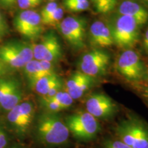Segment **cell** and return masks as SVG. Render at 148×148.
I'll return each mask as SVG.
<instances>
[{
	"instance_id": "1f68e13d",
	"label": "cell",
	"mask_w": 148,
	"mask_h": 148,
	"mask_svg": "<svg viewBox=\"0 0 148 148\" xmlns=\"http://www.w3.org/2000/svg\"><path fill=\"white\" fill-rule=\"evenodd\" d=\"M139 1L143 3V5H145L147 8H148V0H139Z\"/></svg>"
},
{
	"instance_id": "484cf974",
	"label": "cell",
	"mask_w": 148,
	"mask_h": 148,
	"mask_svg": "<svg viewBox=\"0 0 148 148\" xmlns=\"http://www.w3.org/2000/svg\"><path fill=\"white\" fill-rule=\"evenodd\" d=\"M141 87H142V90H141V93L143 95V97L145 100L146 101V102L148 104V67H147V75L146 78L144 79L143 81H142L141 82Z\"/></svg>"
},
{
	"instance_id": "8fae6325",
	"label": "cell",
	"mask_w": 148,
	"mask_h": 148,
	"mask_svg": "<svg viewBox=\"0 0 148 148\" xmlns=\"http://www.w3.org/2000/svg\"><path fill=\"white\" fill-rule=\"evenodd\" d=\"M34 58L37 60H47L53 62L62 57V46L58 36L49 31L42 37L39 42L32 45Z\"/></svg>"
},
{
	"instance_id": "7c38bea8",
	"label": "cell",
	"mask_w": 148,
	"mask_h": 148,
	"mask_svg": "<svg viewBox=\"0 0 148 148\" xmlns=\"http://www.w3.org/2000/svg\"><path fill=\"white\" fill-rule=\"evenodd\" d=\"M88 40L95 48H106L114 44L110 25L108 22L95 20L88 29Z\"/></svg>"
},
{
	"instance_id": "4fadbf2b",
	"label": "cell",
	"mask_w": 148,
	"mask_h": 148,
	"mask_svg": "<svg viewBox=\"0 0 148 148\" xmlns=\"http://www.w3.org/2000/svg\"><path fill=\"white\" fill-rule=\"evenodd\" d=\"M22 92L14 79L0 80V106L5 110H10L20 103Z\"/></svg>"
},
{
	"instance_id": "83f0119b",
	"label": "cell",
	"mask_w": 148,
	"mask_h": 148,
	"mask_svg": "<svg viewBox=\"0 0 148 148\" xmlns=\"http://www.w3.org/2000/svg\"><path fill=\"white\" fill-rule=\"evenodd\" d=\"M7 145V138L3 131L0 127V148H5Z\"/></svg>"
},
{
	"instance_id": "ba28073f",
	"label": "cell",
	"mask_w": 148,
	"mask_h": 148,
	"mask_svg": "<svg viewBox=\"0 0 148 148\" xmlns=\"http://www.w3.org/2000/svg\"><path fill=\"white\" fill-rule=\"evenodd\" d=\"M58 27L62 37L72 47L80 49L84 47L86 33V21L84 18L66 16Z\"/></svg>"
},
{
	"instance_id": "d6a6232c",
	"label": "cell",
	"mask_w": 148,
	"mask_h": 148,
	"mask_svg": "<svg viewBox=\"0 0 148 148\" xmlns=\"http://www.w3.org/2000/svg\"><path fill=\"white\" fill-rule=\"evenodd\" d=\"M3 69L2 64L0 63V75H1V74L3 73Z\"/></svg>"
},
{
	"instance_id": "ac0fdd59",
	"label": "cell",
	"mask_w": 148,
	"mask_h": 148,
	"mask_svg": "<svg viewBox=\"0 0 148 148\" xmlns=\"http://www.w3.org/2000/svg\"><path fill=\"white\" fill-rule=\"evenodd\" d=\"M8 119V121L12 125V126L21 134L26 132L29 127L30 126L21 115L18 104L9 110Z\"/></svg>"
},
{
	"instance_id": "603a6c76",
	"label": "cell",
	"mask_w": 148,
	"mask_h": 148,
	"mask_svg": "<svg viewBox=\"0 0 148 148\" xmlns=\"http://www.w3.org/2000/svg\"><path fill=\"white\" fill-rule=\"evenodd\" d=\"M42 0H17V4L22 10H30L40 4Z\"/></svg>"
},
{
	"instance_id": "f546056e",
	"label": "cell",
	"mask_w": 148,
	"mask_h": 148,
	"mask_svg": "<svg viewBox=\"0 0 148 148\" xmlns=\"http://www.w3.org/2000/svg\"><path fill=\"white\" fill-rule=\"evenodd\" d=\"M87 1V0H64V5L66 8L67 6H69L70 5L74 4V3H80L83 2V1Z\"/></svg>"
},
{
	"instance_id": "5bb4252c",
	"label": "cell",
	"mask_w": 148,
	"mask_h": 148,
	"mask_svg": "<svg viewBox=\"0 0 148 148\" xmlns=\"http://www.w3.org/2000/svg\"><path fill=\"white\" fill-rule=\"evenodd\" d=\"M94 82V77L79 71L72 74L66 81L65 90L73 99H77L92 87Z\"/></svg>"
},
{
	"instance_id": "3957f363",
	"label": "cell",
	"mask_w": 148,
	"mask_h": 148,
	"mask_svg": "<svg viewBox=\"0 0 148 148\" xmlns=\"http://www.w3.org/2000/svg\"><path fill=\"white\" fill-rule=\"evenodd\" d=\"M108 24L114 45L122 49H128L134 47L138 42L142 25L136 18L115 14Z\"/></svg>"
},
{
	"instance_id": "2e32d148",
	"label": "cell",
	"mask_w": 148,
	"mask_h": 148,
	"mask_svg": "<svg viewBox=\"0 0 148 148\" xmlns=\"http://www.w3.org/2000/svg\"><path fill=\"white\" fill-rule=\"evenodd\" d=\"M60 84H63L62 80L54 72L40 77L31 85V87L40 95L45 96L53 87Z\"/></svg>"
},
{
	"instance_id": "e0dca14e",
	"label": "cell",
	"mask_w": 148,
	"mask_h": 148,
	"mask_svg": "<svg viewBox=\"0 0 148 148\" xmlns=\"http://www.w3.org/2000/svg\"><path fill=\"white\" fill-rule=\"evenodd\" d=\"M23 68L24 73L28 79L30 86L40 77L49 75V73H47L42 69L40 61L35 59H32V60L26 63Z\"/></svg>"
},
{
	"instance_id": "4dcf8cb0",
	"label": "cell",
	"mask_w": 148,
	"mask_h": 148,
	"mask_svg": "<svg viewBox=\"0 0 148 148\" xmlns=\"http://www.w3.org/2000/svg\"><path fill=\"white\" fill-rule=\"evenodd\" d=\"M4 29H5L4 21H3L2 16H1V14H0V36L3 34V32H4Z\"/></svg>"
},
{
	"instance_id": "7402d4cb",
	"label": "cell",
	"mask_w": 148,
	"mask_h": 148,
	"mask_svg": "<svg viewBox=\"0 0 148 148\" xmlns=\"http://www.w3.org/2000/svg\"><path fill=\"white\" fill-rule=\"evenodd\" d=\"M40 103L47 112H58L64 110V108L60 106V103L52 98H45L41 97Z\"/></svg>"
},
{
	"instance_id": "6da1fadb",
	"label": "cell",
	"mask_w": 148,
	"mask_h": 148,
	"mask_svg": "<svg viewBox=\"0 0 148 148\" xmlns=\"http://www.w3.org/2000/svg\"><path fill=\"white\" fill-rule=\"evenodd\" d=\"M36 134L41 143L56 146L66 143L69 140L70 132L58 112L46 111L37 119Z\"/></svg>"
},
{
	"instance_id": "9a60e30c",
	"label": "cell",
	"mask_w": 148,
	"mask_h": 148,
	"mask_svg": "<svg viewBox=\"0 0 148 148\" xmlns=\"http://www.w3.org/2000/svg\"><path fill=\"white\" fill-rule=\"evenodd\" d=\"M116 14L130 16L143 25L148 21V8L137 0H123L118 5Z\"/></svg>"
},
{
	"instance_id": "d6986e66",
	"label": "cell",
	"mask_w": 148,
	"mask_h": 148,
	"mask_svg": "<svg viewBox=\"0 0 148 148\" xmlns=\"http://www.w3.org/2000/svg\"><path fill=\"white\" fill-rule=\"evenodd\" d=\"M95 11L99 14H108L115 8L116 0H90Z\"/></svg>"
},
{
	"instance_id": "4316f807",
	"label": "cell",
	"mask_w": 148,
	"mask_h": 148,
	"mask_svg": "<svg viewBox=\"0 0 148 148\" xmlns=\"http://www.w3.org/2000/svg\"><path fill=\"white\" fill-rule=\"evenodd\" d=\"M17 2V0H0V4L4 8H10Z\"/></svg>"
},
{
	"instance_id": "cb8c5ba5",
	"label": "cell",
	"mask_w": 148,
	"mask_h": 148,
	"mask_svg": "<svg viewBox=\"0 0 148 148\" xmlns=\"http://www.w3.org/2000/svg\"><path fill=\"white\" fill-rule=\"evenodd\" d=\"M103 148H132L119 139H107L103 143Z\"/></svg>"
},
{
	"instance_id": "7a4b0ae2",
	"label": "cell",
	"mask_w": 148,
	"mask_h": 148,
	"mask_svg": "<svg viewBox=\"0 0 148 148\" xmlns=\"http://www.w3.org/2000/svg\"><path fill=\"white\" fill-rule=\"evenodd\" d=\"M118 139L132 148H148V124L134 114H129L116 125Z\"/></svg>"
},
{
	"instance_id": "8992f818",
	"label": "cell",
	"mask_w": 148,
	"mask_h": 148,
	"mask_svg": "<svg viewBox=\"0 0 148 148\" xmlns=\"http://www.w3.org/2000/svg\"><path fill=\"white\" fill-rule=\"evenodd\" d=\"M110 62V57L108 52L95 48L79 58L77 66L79 71L95 78L106 73Z\"/></svg>"
},
{
	"instance_id": "52a82bcc",
	"label": "cell",
	"mask_w": 148,
	"mask_h": 148,
	"mask_svg": "<svg viewBox=\"0 0 148 148\" xmlns=\"http://www.w3.org/2000/svg\"><path fill=\"white\" fill-rule=\"evenodd\" d=\"M0 59L13 69L23 68L34 59L32 45L15 41L0 46Z\"/></svg>"
},
{
	"instance_id": "ffe728a7",
	"label": "cell",
	"mask_w": 148,
	"mask_h": 148,
	"mask_svg": "<svg viewBox=\"0 0 148 148\" xmlns=\"http://www.w3.org/2000/svg\"><path fill=\"white\" fill-rule=\"evenodd\" d=\"M64 10L63 8L58 6L54 11L49 14L47 17L42 19V23L43 25H50V26H58L60 21L63 19Z\"/></svg>"
},
{
	"instance_id": "d4e9b609",
	"label": "cell",
	"mask_w": 148,
	"mask_h": 148,
	"mask_svg": "<svg viewBox=\"0 0 148 148\" xmlns=\"http://www.w3.org/2000/svg\"><path fill=\"white\" fill-rule=\"evenodd\" d=\"M58 6V3L55 2V1H51V2L48 3L40 11V15L41 17V20L47 17L49 14H51L53 11H54Z\"/></svg>"
},
{
	"instance_id": "44dd1931",
	"label": "cell",
	"mask_w": 148,
	"mask_h": 148,
	"mask_svg": "<svg viewBox=\"0 0 148 148\" xmlns=\"http://www.w3.org/2000/svg\"><path fill=\"white\" fill-rule=\"evenodd\" d=\"M52 99H55L60 103V106L64 109H67L71 107L73 103L74 99L71 97V95L68 93L66 90H60L53 96Z\"/></svg>"
},
{
	"instance_id": "30bf717a",
	"label": "cell",
	"mask_w": 148,
	"mask_h": 148,
	"mask_svg": "<svg viewBox=\"0 0 148 148\" xmlns=\"http://www.w3.org/2000/svg\"><path fill=\"white\" fill-rule=\"evenodd\" d=\"M86 111L96 119H112L118 112L117 104L106 94L96 92L90 95L85 103Z\"/></svg>"
},
{
	"instance_id": "277c9868",
	"label": "cell",
	"mask_w": 148,
	"mask_h": 148,
	"mask_svg": "<svg viewBox=\"0 0 148 148\" xmlns=\"http://www.w3.org/2000/svg\"><path fill=\"white\" fill-rule=\"evenodd\" d=\"M70 134L80 141H90L94 139L101 131V125L97 119L87 111H77L64 119Z\"/></svg>"
},
{
	"instance_id": "9c48e42d",
	"label": "cell",
	"mask_w": 148,
	"mask_h": 148,
	"mask_svg": "<svg viewBox=\"0 0 148 148\" xmlns=\"http://www.w3.org/2000/svg\"><path fill=\"white\" fill-rule=\"evenodd\" d=\"M14 27L22 36L30 40L36 39L42 32L40 14L33 10H23L14 18Z\"/></svg>"
},
{
	"instance_id": "5b68a950",
	"label": "cell",
	"mask_w": 148,
	"mask_h": 148,
	"mask_svg": "<svg viewBox=\"0 0 148 148\" xmlns=\"http://www.w3.org/2000/svg\"><path fill=\"white\" fill-rule=\"evenodd\" d=\"M115 67L119 75L129 82H141L147 75V66L138 53L131 49L120 53Z\"/></svg>"
},
{
	"instance_id": "f1b7e54d",
	"label": "cell",
	"mask_w": 148,
	"mask_h": 148,
	"mask_svg": "<svg viewBox=\"0 0 148 148\" xmlns=\"http://www.w3.org/2000/svg\"><path fill=\"white\" fill-rule=\"evenodd\" d=\"M143 47L145 52L148 55V28L145 30L143 37Z\"/></svg>"
},
{
	"instance_id": "836d02e7",
	"label": "cell",
	"mask_w": 148,
	"mask_h": 148,
	"mask_svg": "<svg viewBox=\"0 0 148 148\" xmlns=\"http://www.w3.org/2000/svg\"><path fill=\"white\" fill-rule=\"evenodd\" d=\"M49 1H53V0H49Z\"/></svg>"
}]
</instances>
